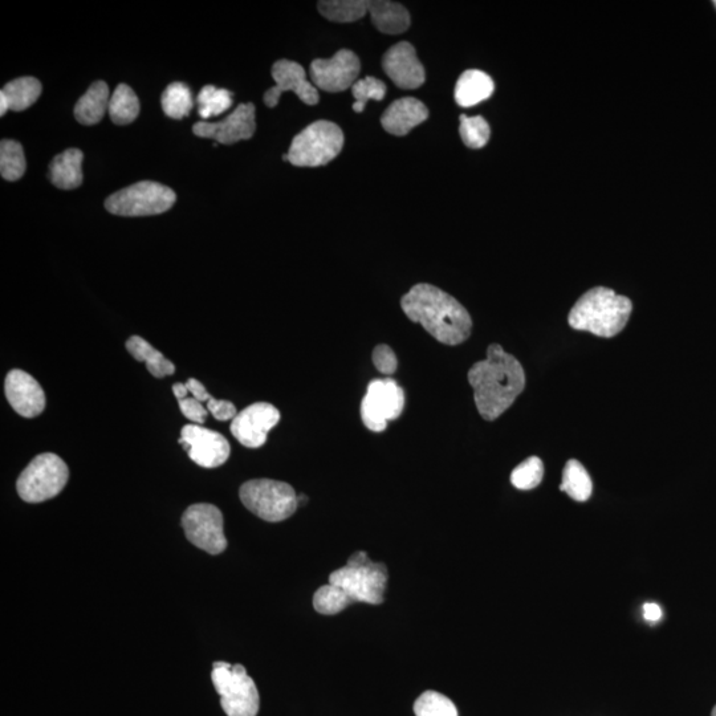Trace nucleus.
Wrapping results in <instances>:
<instances>
[{
  "instance_id": "nucleus-9",
  "label": "nucleus",
  "mask_w": 716,
  "mask_h": 716,
  "mask_svg": "<svg viewBox=\"0 0 716 716\" xmlns=\"http://www.w3.org/2000/svg\"><path fill=\"white\" fill-rule=\"evenodd\" d=\"M69 470L56 454L38 455L20 474L16 488L27 503H42L58 496L68 483Z\"/></svg>"
},
{
  "instance_id": "nucleus-42",
  "label": "nucleus",
  "mask_w": 716,
  "mask_h": 716,
  "mask_svg": "<svg viewBox=\"0 0 716 716\" xmlns=\"http://www.w3.org/2000/svg\"><path fill=\"white\" fill-rule=\"evenodd\" d=\"M173 393L174 396L178 398V401H181L187 398V393H189V389H187L186 384H176L173 386Z\"/></svg>"
},
{
  "instance_id": "nucleus-44",
  "label": "nucleus",
  "mask_w": 716,
  "mask_h": 716,
  "mask_svg": "<svg viewBox=\"0 0 716 716\" xmlns=\"http://www.w3.org/2000/svg\"><path fill=\"white\" fill-rule=\"evenodd\" d=\"M283 161H286V162H288V154H287V153H286V154H284V156H283Z\"/></svg>"
},
{
  "instance_id": "nucleus-40",
  "label": "nucleus",
  "mask_w": 716,
  "mask_h": 716,
  "mask_svg": "<svg viewBox=\"0 0 716 716\" xmlns=\"http://www.w3.org/2000/svg\"><path fill=\"white\" fill-rule=\"evenodd\" d=\"M186 386L189 392L193 394V397L197 398L198 401L209 402L211 398L210 393L207 392L202 382L195 380V378H189V380L186 381Z\"/></svg>"
},
{
  "instance_id": "nucleus-45",
  "label": "nucleus",
  "mask_w": 716,
  "mask_h": 716,
  "mask_svg": "<svg viewBox=\"0 0 716 716\" xmlns=\"http://www.w3.org/2000/svg\"><path fill=\"white\" fill-rule=\"evenodd\" d=\"M711 716H716V706L714 707L713 711H711Z\"/></svg>"
},
{
  "instance_id": "nucleus-2",
  "label": "nucleus",
  "mask_w": 716,
  "mask_h": 716,
  "mask_svg": "<svg viewBox=\"0 0 716 716\" xmlns=\"http://www.w3.org/2000/svg\"><path fill=\"white\" fill-rule=\"evenodd\" d=\"M401 307L410 320L421 324L439 343L459 345L471 335L473 320L467 309L431 284L414 286L402 298Z\"/></svg>"
},
{
  "instance_id": "nucleus-38",
  "label": "nucleus",
  "mask_w": 716,
  "mask_h": 716,
  "mask_svg": "<svg viewBox=\"0 0 716 716\" xmlns=\"http://www.w3.org/2000/svg\"><path fill=\"white\" fill-rule=\"evenodd\" d=\"M178 404L183 416L193 421L195 425H202V423H205L207 416H209V410L197 398L187 397L185 400L178 401Z\"/></svg>"
},
{
  "instance_id": "nucleus-1",
  "label": "nucleus",
  "mask_w": 716,
  "mask_h": 716,
  "mask_svg": "<svg viewBox=\"0 0 716 716\" xmlns=\"http://www.w3.org/2000/svg\"><path fill=\"white\" fill-rule=\"evenodd\" d=\"M469 382L474 389L475 405L486 421L502 416L526 388V373L518 358L498 344L487 349L486 360L473 365Z\"/></svg>"
},
{
  "instance_id": "nucleus-19",
  "label": "nucleus",
  "mask_w": 716,
  "mask_h": 716,
  "mask_svg": "<svg viewBox=\"0 0 716 716\" xmlns=\"http://www.w3.org/2000/svg\"><path fill=\"white\" fill-rule=\"evenodd\" d=\"M429 117L426 105L414 97L396 100L381 117L382 128L393 136H406Z\"/></svg>"
},
{
  "instance_id": "nucleus-21",
  "label": "nucleus",
  "mask_w": 716,
  "mask_h": 716,
  "mask_svg": "<svg viewBox=\"0 0 716 716\" xmlns=\"http://www.w3.org/2000/svg\"><path fill=\"white\" fill-rule=\"evenodd\" d=\"M368 11L374 27L382 34H402L409 30L412 23L408 10L400 3L374 0L369 2Z\"/></svg>"
},
{
  "instance_id": "nucleus-4",
  "label": "nucleus",
  "mask_w": 716,
  "mask_h": 716,
  "mask_svg": "<svg viewBox=\"0 0 716 716\" xmlns=\"http://www.w3.org/2000/svg\"><path fill=\"white\" fill-rule=\"evenodd\" d=\"M388 568L374 563L364 551L353 553L345 567L329 576V583L343 588L353 602L380 605L388 585Z\"/></svg>"
},
{
  "instance_id": "nucleus-43",
  "label": "nucleus",
  "mask_w": 716,
  "mask_h": 716,
  "mask_svg": "<svg viewBox=\"0 0 716 716\" xmlns=\"http://www.w3.org/2000/svg\"><path fill=\"white\" fill-rule=\"evenodd\" d=\"M307 502H308V496H305V495H299V496H298L299 506H300L301 503H304V504H305V503H307Z\"/></svg>"
},
{
  "instance_id": "nucleus-11",
  "label": "nucleus",
  "mask_w": 716,
  "mask_h": 716,
  "mask_svg": "<svg viewBox=\"0 0 716 716\" xmlns=\"http://www.w3.org/2000/svg\"><path fill=\"white\" fill-rule=\"evenodd\" d=\"M182 527L187 540L210 555H219L227 548L223 515L213 504L199 503L187 508Z\"/></svg>"
},
{
  "instance_id": "nucleus-35",
  "label": "nucleus",
  "mask_w": 716,
  "mask_h": 716,
  "mask_svg": "<svg viewBox=\"0 0 716 716\" xmlns=\"http://www.w3.org/2000/svg\"><path fill=\"white\" fill-rule=\"evenodd\" d=\"M544 477V465L540 458L531 457L520 463L511 474V483L518 490H532L541 483Z\"/></svg>"
},
{
  "instance_id": "nucleus-28",
  "label": "nucleus",
  "mask_w": 716,
  "mask_h": 716,
  "mask_svg": "<svg viewBox=\"0 0 716 716\" xmlns=\"http://www.w3.org/2000/svg\"><path fill=\"white\" fill-rule=\"evenodd\" d=\"M368 4L366 0H327L319 2V11L331 22L352 23L364 18Z\"/></svg>"
},
{
  "instance_id": "nucleus-25",
  "label": "nucleus",
  "mask_w": 716,
  "mask_h": 716,
  "mask_svg": "<svg viewBox=\"0 0 716 716\" xmlns=\"http://www.w3.org/2000/svg\"><path fill=\"white\" fill-rule=\"evenodd\" d=\"M126 349L137 361L146 362L148 370L154 377L164 378L176 373V366L161 352L152 347L140 336H132L126 341Z\"/></svg>"
},
{
  "instance_id": "nucleus-12",
  "label": "nucleus",
  "mask_w": 716,
  "mask_h": 716,
  "mask_svg": "<svg viewBox=\"0 0 716 716\" xmlns=\"http://www.w3.org/2000/svg\"><path fill=\"white\" fill-rule=\"evenodd\" d=\"M360 69V59L355 52L341 50L331 59L312 61L309 73L316 88L336 93L352 88L360 75Z\"/></svg>"
},
{
  "instance_id": "nucleus-39",
  "label": "nucleus",
  "mask_w": 716,
  "mask_h": 716,
  "mask_svg": "<svg viewBox=\"0 0 716 716\" xmlns=\"http://www.w3.org/2000/svg\"><path fill=\"white\" fill-rule=\"evenodd\" d=\"M207 410L213 414L215 419L222 422L230 421V419L237 417L238 414L237 408H235L233 402L215 400L213 397H211L209 402H207Z\"/></svg>"
},
{
  "instance_id": "nucleus-17",
  "label": "nucleus",
  "mask_w": 716,
  "mask_h": 716,
  "mask_svg": "<svg viewBox=\"0 0 716 716\" xmlns=\"http://www.w3.org/2000/svg\"><path fill=\"white\" fill-rule=\"evenodd\" d=\"M382 67L398 88L410 91L425 83V68L418 59L416 48L408 42L389 48L382 59Z\"/></svg>"
},
{
  "instance_id": "nucleus-34",
  "label": "nucleus",
  "mask_w": 716,
  "mask_h": 716,
  "mask_svg": "<svg viewBox=\"0 0 716 716\" xmlns=\"http://www.w3.org/2000/svg\"><path fill=\"white\" fill-rule=\"evenodd\" d=\"M459 133L463 144L467 148L480 149L487 145L490 140V125L483 119L482 116L467 117L461 116V126H459Z\"/></svg>"
},
{
  "instance_id": "nucleus-13",
  "label": "nucleus",
  "mask_w": 716,
  "mask_h": 716,
  "mask_svg": "<svg viewBox=\"0 0 716 716\" xmlns=\"http://www.w3.org/2000/svg\"><path fill=\"white\" fill-rule=\"evenodd\" d=\"M179 443L185 447L191 461L206 469L222 466L230 458L229 441L218 431L199 425L183 426Z\"/></svg>"
},
{
  "instance_id": "nucleus-14",
  "label": "nucleus",
  "mask_w": 716,
  "mask_h": 716,
  "mask_svg": "<svg viewBox=\"0 0 716 716\" xmlns=\"http://www.w3.org/2000/svg\"><path fill=\"white\" fill-rule=\"evenodd\" d=\"M279 421L280 413L274 405L258 402L237 414L231 422V433L243 446L258 449Z\"/></svg>"
},
{
  "instance_id": "nucleus-7",
  "label": "nucleus",
  "mask_w": 716,
  "mask_h": 716,
  "mask_svg": "<svg viewBox=\"0 0 716 716\" xmlns=\"http://www.w3.org/2000/svg\"><path fill=\"white\" fill-rule=\"evenodd\" d=\"M211 681L221 695V706L227 716H256L260 697L254 679L242 665L215 662Z\"/></svg>"
},
{
  "instance_id": "nucleus-8",
  "label": "nucleus",
  "mask_w": 716,
  "mask_h": 716,
  "mask_svg": "<svg viewBox=\"0 0 716 716\" xmlns=\"http://www.w3.org/2000/svg\"><path fill=\"white\" fill-rule=\"evenodd\" d=\"M177 195L168 186L142 181L112 194L105 201V209L120 217H149L169 211Z\"/></svg>"
},
{
  "instance_id": "nucleus-46",
  "label": "nucleus",
  "mask_w": 716,
  "mask_h": 716,
  "mask_svg": "<svg viewBox=\"0 0 716 716\" xmlns=\"http://www.w3.org/2000/svg\"><path fill=\"white\" fill-rule=\"evenodd\" d=\"M714 6L716 7V0H715V2H714Z\"/></svg>"
},
{
  "instance_id": "nucleus-6",
  "label": "nucleus",
  "mask_w": 716,
  "mask_h": 716,
  "mask_svg": "<svg viewBox=\"0 0 716 716\" xmlns=\"http://www.w3.org/2000/svg\"><path fill=\"white\" fill-rule=\"evenodd\" d=\"M240 500L247 510L266 522H283L298 510V495L288 483L254 479L240 487Z\"/></svg>"
},
{
  "instance_id": "nucleus-18",
  "label": "nucleus",
  "mask_w": 716,
  "mask_h": 716,
  "mask_svg": "<svg viewBox=\"0 0 716 716\" xmlns=\"http://www.w3.org/2000/svg\"><path fill=\"white\" fill-rule=\"evenodd\" d=\"M4 392L11 408L24 418L38 417L46 408V394L42 386L23 370L14 369L8 373Z\"/></svg>"
},
{
  "instance_id": "nucleus-22",
  "label": "nucleus",
  "mask_w": 716,
  "mask_h": 716,
  "mask_svg": "<svg viewBox=\"0 0 716 716\" xmlns=\"http://www.w3.org/2000/svg\"><path fill=\"white\" fill-rule=\"evenodd\" d=\"M495 84L491 77L478 69H469L459 77L455 87V101L463 108H471L490 99Z\"/></svg>"
},
{
  "instance_id": "nucleus-36",
  "label": "nucleus",
  "mask_w": 716,
  "mask_h": 716,
  "mask_svg": "<svg viewBox=\"0 0 716 716\" xmlns=\"http://www.w3.org/2000/svg\"><path fill=\"white\" fill-rule=\"evenodd\" d=\"M353 97H355V104H353V111L356 113L364 112L365 105L368 104L369 100L381 101L386 95V85L376 77H364V79L357 80L352 87Z\"/></svg>"
},
{
  "instance_id": "nucleus-3",
  "label": "nucleus",
  "mask_w": 716,
  "mask_h": 716,
  "mask_svg": "<svg viewBox=\"0 0 716 716\" xmlns=\"http://www.w3.org/2000/svg\"><path fill=\"white\" fill-rule=\"evenodd\" d=\"M632 311V301L626 296L617 295L610 288L596 287L577 300L568 321L576 331L610 339L624 331Z\"/></svg>"
},
{
  "instance_id": "nucleus-16",
  "label": "nucleus",
  "mask_w": 716,
  "mask_h": 716,
  "mask_svg": "<svg viewBox=\"0 0 716 716\" xmlns=\"http://www.w3.org/2000/svg\"><path fill=\"white\" fill-rule=\"evenodd\" d=\"M255 129V105L251 103L240 104L227 119L217 124L202 121L193 126L195 136L213 138L223 145L250 140L254 136Z\"/></svg>"
},
{
  "instance_id": "nucleus-30",
  "label": "nucleus",
  "mask_w": 716,
  "mask_h": 716,
  "mask_svg": "<svg viewBox=\"0 0 716 716\" xmlns=\"http://www.w3.org/2000/svg\"><path fill=\"white\" fill-rule=\"evenodd\" d=\"M26 157L18 141L3 140L0 144V173L6 181L14 182L26 173Z\"/></svg>"
},
{
  "instance_id": "nucleus-27",
  "label": "nucleus",
  "mask_w": 716,
  "mask_h": 716,
  "mask_svg": "<svg viewBox=\"0 0 716 716\" xmlns=\"http://www.w3.org/2000/svg\"><path fill=\"white\" fill-rule=\"evenodd\" d=\"M109 116L116 125H128L140 115V100L133 89L120 84L109 101Z\"/></svg>"
},
{
  "instance_id": "nucleus-23",
  "label": "nucleus",
  "mask_w": 716,
  "mask_h": 716,
  "mask_svg": "<svg viewBox=\"0 0 716 716\" xmlns=\"http://www.w3.org/2000/svg\"><path fill=\"white\" fill-rule=\"evenodd\" d=\"M84 154L79 149H68L58 154L50 165V179L61 190H73L83 183Z\"/></svg>"
},
{
  "instance_id": "nucleus-37",
  "label": "nucleus",
  "mask_w": 716,
  "mask_h": 716,
  "mask_svg": "<svg viewBox=\"0 0 716 716\" xmlns=\"http://www.w3.org/2000/svg\"><path fill=\"white\" fill-rule=\"evenodd\" d=\"M373 362L378 372L388 374V376L396 373L398 368L396 353H394L393 349L390 348L389 345L385 344L377 345L376 349H374Z\"/></svg>"
},
{
  "instance_id": "nucleus-20",
  "label": "nucleus",
  "mask_w": 716,
  "mask_h": 716,
  "mask_svg": "<svg viewBox=\"0 0 716 716\" xmlns=\"http://www.w3.org/2000/svg\"><path fill=\"white\" fill-rule=\"evenodd\" d=\"M42 95V84L35 77H20L6 84L0 92V116L8 111L23 112Z\"/></svg>"
},
{
  "instance_id": "nucleus-5",
  "label": "nucleus",
  "mask_w": 716,
  "mask_h": 716,
  "mask_svg": "<svg viewBox=\"0 0 716 716\" xmlns=\"http://www.w3.org/2000/svg\"><path fill=\"white\" fill-rule=\"evenodd\" d=\"M344 146V133L335 122H313L292 140L288 162L298 168H319L339 156Z\"/></svg>"
},
{
  "instance_id": "nucleus-10",
  "label": "nucleus",
  "mask_w": 716,
  "mask_h": 716,
  "mask_svg": "<svg viewBox=\"0 0 716 716\" xmlns=\"http://www.w3.org/2000/svg\"><path fill=\"white\" fill-rule=\"evenodd\" d=\"M405 406L404 390L392 378L370 382L361 404L365 426L376 433L384 431L389 421L401 416Z\"/></svg>"
},
{
  "instance_id": "nucleus-26",
  "label": "nucleus",
  "mask_w": 716,
  "mask_h": 716,
  "mask_svg": "<svg viewBox=\"0 0 716 716\" xmlns=\"http://www.w3.org/2000/svg\"><path fill=\"white\" fill-rule=\"evenodd\" d=\"M560 490L576 502H587L591 498L593 483L591 475L579 461H569L564 467Z\"/></svg>"
},
{
  "instance_id": "nucleus-32",
  "label": "nucleus",
  "mask_w": 716,
  "mask_h": 716,
  "mask_svg": "<svg viewBox=\"0 0 716 716\" xmlns=\"http://www.w3.org/2000/svg\"><path fill=\"white\" fill-rule=\"evenodd\" d=\"M352 604V598L348 596V593L343 588H340L339 585L331 583L317 589L315 596H313V608L316 609V612L325 614V616H333V614L343 612Z\"/></svg>"
},
{
  "instance_id": "nucleus-33",
  "label": "nucleus",
  "mask_w": 716,
  "mask_h": 716,
  "mask_svg": "<svg viewBox=\"0 0 716 716\" xmlns=\"http://www.w3.org/2000/svg\"><path fill=\"white\" fill-rule=\"evenodd\" d=\"M416 716H458L457 707L451 699L437 691H426L414 703Z\"/></svg>"
},
{
  "instance_id": "nucleus-15",
  "label": "nucleus",
  "mask_w": 716,
  "mask_h": 716,
  "mask_svg": "<svg viewBox=\"0 0 716 716\" xmlns=\"http://www.w3.org/2000/svg\"><path fill=\"white\" fill-rule=\"evenodd\" d=\"M275 87L268 89L264 95V103L268 108H275L284 92H294L307 105L319 103V92L315 85L307 80V73L299 63L290 60L276 61L271 69Z\"/></svg>"
},
{
  "instance_id": "nucleus-41",
  "label": "nucleus",
  "mask_w": 716,
  "mask_h": 716,
  "mask_svg": "<svg viewBox=\"0 0 716 716\" xmlns=\"http://www.w3.org/2000/svg\"><path fill=\"white\" fill-rule=\"evenodd\" d=\"M662 614L661 606L656 604V602H648V604L644 605V617L646 621L658 622L661 620Z\"/></svg>"
},
{
  "instance_id": "nucleus-31",
  "label": "nucleus",
  "mask_w": 716,
  "mask_h": 716,
  "mask_svg": "<svg viewBox=\"0 0 716 716\" xmlns=\"http://www.w3.org/2000/svg\"><path fill=\"white\" fill-rule=\"evenodd\" d=\"M233 96V93L227 89L206 85L197 97L199 116L203 120H207L229 111L233 105Z\"/></svg>"
},
{
  "instance_id": "nucleus-29",
  "label": "nucleus",
  "mask_w": 716,
  "mask_h": 716,
  "mask_svg": "<svg viewBox=\"0 0 716 716\" xmlns=\"http://www.w3.org/2000/svg\"><path fill=\"white\" fill-rule=\"evenodd\" d=\"M161 103L165 115L174 120H182L183 117L189 116L194 107L190 88L183 83L170 84L162 95Z\"/></svg>"
},
{
  "instance_id": "nucleus-24",
  "label": "nucleus",
  "mask_w": 716,
  "mask_h": 716,
  "mask_svg": "<svg viewBox=\"0 0 716 716\" xmlns=\"http://www.w3.org/2000/svg\"><path fill=\"white\" fill-rule=\"evenodd\" d=\"M111 92L104 81H96L89 87L87 93L77 101L75 107L76 120L83 125H96L104 119L109 111Z\"/></svg>"
}]
</instances>
